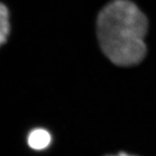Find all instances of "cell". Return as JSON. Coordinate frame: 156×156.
I'll return each mask as SVG.
<instances>
[{
    "mask_svg": "<svg viewBox=\"0 0 156 156\" xmlns=\"http://www.w3.org/2000/svg\"><path fill=\"white\" fill-rule=\"evenodd\" d=\"M106 156H135V155H129V154L124 153V152H122V153H118L117 155H106Z\"/></svg>",
    "mask_w": 156,
    "mask_h": 156,
    "instance_id": "obj_4",
    "label": "cell"
},
{
    "mask_svg": "<svg viewBox=\"0 0 156 156\" xmlns=\"http://www.w3.org/2000/svg\"><path fill=\"white\" fill-rule=\"evenodd\" d=\"M51 136L47 130L44 129H36L30 132L28 136L29 147L36 151H42L50 145Z\"/></svg>",
    "mask_w": 156,
    "mask_h": 156,
    "instance_id": "obj_2",
    "label": "cell"
},
{
    "mask_svg": "<svg viewBox=\"0 0 156 156\" xmlns=\"http://www.w3.org/2000/svg\"><path fill=\"white\" fill-rule=\"evenodd\" d=\"M147 28V17L129 0H113L98 16L97 35L101 49L120 67L134 66L144 59Z\"/></svg>",
    "mask_w": 156,
    "mask_h": 156,
    "instance_id": "obj_1",
    "label": "cell"
},
{
    "mask_svg": "<svg viewBox=\"0 0 156 156\" xmlns=\"http://www.w3.org/2000/svg\"><path fill=\"white\" fill-rule=\"evenodd\" d=\"M10 31L9 14L7 7L0 2V46L7 41Z\"/></svg>",
    "mask_w": 156,
    "mask_h": 156,
    "instance_id": "obj_3",
    "label": "cell"
}]
</instances>
